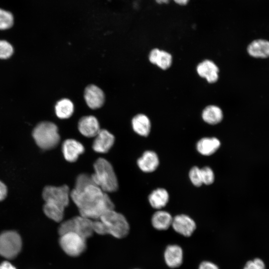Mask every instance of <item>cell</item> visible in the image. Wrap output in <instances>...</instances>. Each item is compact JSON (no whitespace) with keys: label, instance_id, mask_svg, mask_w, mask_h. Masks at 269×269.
Wrapping results in <instances>:
<instances>
[{"label":"cell","instance_id":"cell-1","mask_svg":"<svg viewBox=\"0 0 269 269\" xmlns=\"http://www.w3.org/2000/svg\"><path fill=\"white\" fill-rule=\"evenodd\" d=\"M70 198L77 207L80 215L93 220L99 219L106 211L114 209V204L107 193L94 184L82 190L73 189Z\"/></svg>","mask_w":269,"mask_h":269},{"label":"cell","instance_id":"cell-2","mask_svg":"<svg viewBox=\"0 0 269 269\" xmlns=\"http://www.w3.org/2000/svg\"><path fill=\"white\" fill-rule=\"evenodd\" d=\"M91 174L94 183L105 192H115L118 189V181L112 164L104 158H99L94 164Z\"/></svg>","mask_w":269,"mask_h":269},{"label":"cell","instance_id":"cell-3","mask_svg":"<svg viewBox=\"0 0 269 269\" xmlns=\"http://www.w3.org/2000/svg\"><path fill=\"white\" fill-rule=\"evenodd\" d=\"M32 136L37 145L45 150L55 147L60 139L57 126L50 122L38 124L33 129Z\"/></svg>","mask_w":269,"mask_h":269},{"label":"cell","instance_id":"cell-4","mask_svg":"<svg viewBox=\"0 0 269 269\" xmlns=\"http://www.w3.org/2000/svg\"><path fill=\"white\" fill-rule=\"evenodd\" d=\"M102 222L107 234L118 239L126 237L130 226L125 216L114 209L105 212L99 219Z\"/></svg>","mask_w":269,"mask_h":269},{"label":"cell","instance_id":"cell-5","mask_svg":"<svg viewBox=\"0 0 269 269\" xmlns=\"http://www.w3.org/2000/svg\"><path fill=\"white\" fill-rule=\"evenodd\" d=\"M69 232L75 233L86 240L94 233L93 220L79 215L63 221L58 228V233L61 236Z\"/></svg>","mask_w":269,"mask_h":269},{"label":"cell","instance_id":"cell-6","mask_svg":"<svg viewBox=\"0 0 269 269\" xmlns=\"http://www.w3.org/2000/svg\"><path fill=\"white\" fill-rule=\"evenodd\" d=\"M22 240L15 231H6L0 234V256L7 259L15 258L20 253Z\"/></svg>","mask_w":269,"mask_h":269},{"label":"cell","instance_id":"cell-7","mask_svg":"<svg viewBox=\"0 0 269 269\" xmlns=\"http://www.w3.org/2000/svg\"><path fill=\"white\" fill-rule=\"evenodd\" d=\"M42 197L45 203L65 209L69 203L70 198L69 188L66 185L58 187L45 186L42 192Z\"/></svg>","mask_w":269,"mask_h":269},{"label":"cell","instance_id":"cell-8","mask_svg":"<svg viewBox=\"0 0 269 269\" xmlns=\"http://www.w3.org/2000/svg\"><path fill=\"white\" fill-rule=\"evenodd\" d=\"M60 236V246L67 255L76 257L85 251L86 240L79 235L74 232H69Z\"/></svg>","mask_w":269,"mask_h":269},{"label":"cell","instance_id":"cell-9","mask_svg":"<svg viewBox=\"0 0 269 269\" xmlns=\"http://www.w3.org/2000/svg\"><path fill=\"white\" fill-rule=\"evenodd\" d=\"M171 226L176 233L185 237L191 236L196 228L194 220L185 214L173 217Z\"/></svg>","mask_w":269,"mask_h":269},{"label":"cell","instance_id":"cell-10","mask_svg":"<svg viewBox=\"0 0 269 269\" xmlns=\"http://www.w3.org/2000/svg\"><path fill=\"white\" fill-rule=\"evenodd\" d=\"M95 137L92 148L97 152L103 153L107 152L115 142L114 136L105 129H100Z\"/></svg>","mask_w":269,"mask_h":269},{"label":"cell","instance_id":"cell-11","mask_svg":"<svg viewBox=\"0 0 269 269\" xmlns=\"http://www.w3.org/2000/svg\"><path fill=\"white\" fill-rule=\"evenodd\" d=\"M164 260L166 265L170 268L180 267L183 261V251L182 248L176 244L169 245L164 251Z\"/></svg>","mask_w":269,"mask_h":269},{"label":"cell","instance_id":"cell-12","mask_svg":"<svg viewBox=\"0 0 269 269\" xmlns=\"http://www.w3.org/2000/svg\"><path fill=\"white\" fill-rule=\"evenodd\" d=\"M84 147L79 141L74 139L65 140L62 146L65 159L69 162L76 161L79 156L84 152Z\"/></svg>","mask_w":269,"mask_h":269},{"label":"cell","instance_id":"cell-13","mask_svg":"<svg viewBox=\"0 0 269 269\" xmlns=\"http://www.w3.org/2000/svg\"><path fill=\"white\" fill-rule=\"evenodd\" d=\"M84 98L87 105L92 109H96L102 106L105 96L102 90L96 85H91L86 87L84 92Z\"/></svg>","mask_w":269,"mask_h":269},{"label":"cell","instance_id":"cell-14","mask_svg":"<svg viewBox=\"0 0 269 269\" xmlns=\"http://www.w3.org/2000/svg\"><path fill=\"white\" fill-rule=\"evenodd\" d=\"M78 130L84 136L95 137L100 130L98 120L93 116H85L78 122Z\"/></svg>","mask_w":269,"mask_h":269},{"label":"cell","instance_id":"cell-15","mask_svg":"<svg viewBox=\"0 0 269 269\" xmlns=\"http://www.w3.org/2000/svg\"><path fill=\"white\" fill-rule=\"evenodd\" d=\"M159 164V160L157 154L151 150L144 152L137 160V164L140 169L146 173L155 171Z\"/></svg>","mask_w":269,"mask_h":269},{"label":"cell","instance_id":"cell-16","mask_svg":"<svg viewBox=\"0 0 269 269\" xmlns=\"http://www.w3.org/2000/svg\"><path fill=\"white\" fill-rule=\"evenodd\" d=\"M198 75L206 79L209 83H214L218 79L219 69L212 61L205 60L198 64L197 67Z\"/></svg>","mask_w":269,"mask_h":269},{"label":"cell","instance_id":"cell-17","mask_svg":"<svg viewBox=\"0 0 269 269\" xmlns=\"http://www.w3.org/2000/svg\"><path fill=\"white\" fill-rule=\"evenodd\" d=\"M220 145V141L216 137H203L197 142L196 148L201 154L209 156L214 153Z\"/></svg>","mask_w":269,"mask_h":269},{"label":"cell","instance_id":"cell-18","mask_svg":"<svg viewBox=\"0 0 269 269\" xmlns=\"http://www.w3.org/2000/svg\"><path fill=\"white\" fill-rule=\"evenodd\" d=\"M248 52L252 57L265 58L269 57V41L265 39H257L248 46Z\"/></svg>","mask_w":269,"mask_h":269},{"label":"cell","instance_id":"cell-19","mask_svg":"<svg viewBox=\"0 0 269 269\" xmlns=\"http://www.w3.org/2000/svg\"><path fill=\"white\" fill-rule=\"evenodd\" d=\"M149 60L162 69L168 68L172 63V56L168 52L155 48L152 49L149 55Z\"/></svg>","mask_w":269,"mask_h":269},{"label":"cell","instance_id":"cell-20","mask_svg":"<svg viewBox=\"0 0 269 269\" xmlns=\"http://www.w3.org/2000/svg\"><path fill=\"white\" fill-rule=\"evenodd\" d=\"M173 217L166 211L158 210L151 217V224L157 230H167L172 224Z\"/></svg>","mask_w":269,"mask_h":269},{"label":"cell","instance_id":"cell-21","mask_svg":"<svg viewBox=\"0 0 269 269\" xmlns=\"http://www.w3.org/2000/svg\"><path fill=\"white\" fill-rule=\"evenodd\" d=\"M169 198V194L165 189L158 188L149 194L148 201L152 207L155 209H161L166 205Z\"/></svg>","mask_w":269,"mask_h":269},{"label":"cell","instance_id":"cell-22","mask_svg":"<svg viewBox=\"0 0 269 269\" xmlns=\"http://www.w3.org/2000/svg\"><path fill=\"white\" fill-rule=\"evenodd\" d=\"M132 126L136 134L144 136L149 134L151 129L150 120L143 114H138L134 117L132 120Z\"/></svg>","mask_w":269,"mask_h":269},{"label":"cell","instance_id":"cell-23","mask_svg":"<svg viewBox=\"0 0 269 269\" xmlns=\"http://www.w3.org/2000/svg\"><path fill=\"white\" fill-rule=\"evenodd\" d=\"M202 117L206 123L210 125H216L222 120L223 115L219 107L210 105L203 110Z\"/></svg>","mask_w":269,"mask_h":269},{"label":"cell","instance_id":"cell-24","mask_svg":"<svg viewBox=\"0 0 269 269\" xmlns=\"http://www.w3.org/2000/svg\"><path fill=\"white\" fill-rule=\"evenodd\" d=\"M74 111L72 102L68 99H63L59 101L55 106V113L57 116L62 119L70 118Z\"/></svg>","mask_w":269,"mask_h":269},{"label":"cell","instance_id":"cell-25","mask_svg":"<svg viewBox=\"0 0 269 269\" xmlns=\"http://www.w3.org/2000/svg\"><path fill=\"white\" fill-rule=\"evenodd\" d=\"M64 210L61 207L45 203L43 206V211L46 216L56 222H60L63 220Z\"/></svg>","mask_w":269,"mask_h":269},{"label":"cell","instance_id":"cell-26","mask_svg":"<svg viewBox=\"0 0 269 269\" xmlns=\"http://www.w3.org/2000/svg\"><path fill=\"white\" fill-rule=\"evenodd\" d=\"M14 17L10 11L0 8V29L6 30L13 24Z\"/></svg>","mask_w":269,"mask_h":269},{"label":"cell","instance_id":"cell-27","mask_svg":"<svg viewBox=\"0 0 269 269\" xmlns=\"http://www.w3.org/2000/svg\"><path fill=\"white\" fill-rule=\"evenodd\" d=\"M94 183L91 174L81 173L80 174L76 179L74 189L76 190H80Z\"/></svg>","mask_w":269,"mask_h":269},{"label":"cell","instance_id":"cell-28","mask_svg":"<svg viewBox=\"0 0 269 269\" xmlns=\"http://www.w3.org/2000/svg\"><path fill=\"white\" fill-rule=\"evenodd\" d=\"M201 180L203 184L207 185L212 184L215 179V175L212 169L209 166L200 168Z\"/></svg>","mask_w":269,"mask_h":269},{"label":"cell","instance_id":"cell-29","mask_svg":"<svg viewBox=\"0 0 269 269\" xmlns=\"http://www.w3.org/2000/svg\"><path fill=\"white\" fill-rule=\"evenodd\" d=\"M12 46L7 41L0 40V59H7L13 53Z\"/></svg>","mask_w":269,"mask_h":269},{"label":"cell","instance_id":"cell-30","mask_svg":"<svg viewBox=\"0 0 269 269\" xmlns=\"http://www.w3.org/2000/svg\"><path fill=\"white\" fill-rule=\"evenodd\" d=\"M189 179L192 183L196 187H199L202 185V182L201 180L200 168L197 166H193L189 172Z\"/></svg>","mask_w":269,"mask_h":269},{"label":"cell","instance_id":"cell-31","mask_svg":"<svg viewBox=\"0 0 269 269\" xmlns=\"http://www.w3.org/2000/svg\"><path fill=\"white\" fill-rule=\"evenodd\" d=\"M243 269H265V265L261 259L257 258L247 262Z\"/></svg>","mask_w":269,"mask_h":269},{"label":"cell","instance_id":"cell-32","mask_svg":"<svg viewBox=\"0 0 269 269\" xmlns=\"http://www.w3.org/2000/svg\"><path fill=\"white\" fill-rule=\"evenodd\" d=\"M198 269H219V268L213 262L205 261L200 264Z\"/></svg>","mask_w":269,"mask_h":269},{"label":"cell","instance_id":"cell-33","mask_svg":"<svg viewBox=\"0 0 269 269\" xmlns=\"http://www.w3.org/2000/svg\"><path fill=\"white\" fill-rule=\"evenodd\" d=\"M7 192L6 185L0 180V201L3 200L6 196Z\"/></svg>","mask_w":269,"mask_h":269},{"label":"cell","instance_id":"cell-34","mask_svg":"<svg viewBox=\"0 0 269 269\" xmlns=\"http://www.w3.org/2000/svg\"><path fill=\"white\" fill-rule=\"evenodd\" d=\"M0 269H16L10 263L4 261L0 264Z\"/></svg>","mask_w":269,"mask_h":269},{"label":"cell","instance_id":"cell-35","mask_svg":"<svg viewBox=\"0 0 269 269\" xmlns=\"http://www.w3.org/2000/svg\"><path fill=\"white\" fill-rule=\"evenodd\" d=\"M175 2L180 4V5H185L186 4L189 0H174Z\"/></svg>","mask_w":269,"mask_h":269},{"label":"cell","instance_id":"cell-36","mask_svg":"<svg viewBox=\"0 0 269 269\" xmlns=\"http://www.w3.org/2000/svg\"><path fill=\"white\" fill-rule=\"evenodd\" d=\"M155 0L158 3H159V4L167 3L169 1V0Z\"/></svg>","mask_w":269,"mask_h":269}]
</instances>
